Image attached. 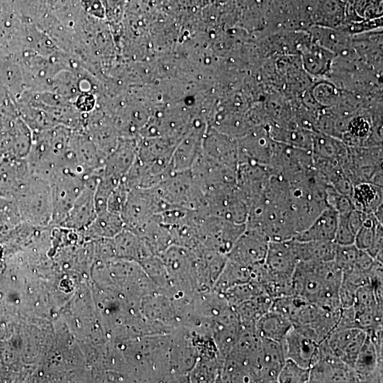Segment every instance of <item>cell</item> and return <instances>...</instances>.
Listing matches in <instances>:
<instances>
[{
    "label": "cell",
    "mask_w": 383,
    "mask_h": 383,
    "mask_svg": "<svg viewBox=\"0 0 383 383\" xmlns=\"http://www.w3.org/2000/svg\"><path fill=\"white\" fill-rule=\"evenodd\" d=\"M168 204L160 197L154 187L130 190L121 212L125 228L138 233Z\"/></svg>",
    "instance_id": "5b68a950"
},
{
    "label": "cell",
    "mask_w": 383,
    "mask_h": 383,
    "mask_svg": "<svg viewBox=\"0 0 383 383\" xmlns=\"http://www.w3.org/2000/svg\"><path fill=\"white\" fill-rule=\"evenodd\" d=\"M298 262L291 239L270 241L264 264L271 274L291 279Z\"/></svg>",
    "instance_id": "ac0fdd59"
},
{
    "label": "cell",
    "mask_w": 383,
    "mask_h": 383,
    "mask_svg": "<svg viewBox=\"0 0 383 383\" xmlns=\"http://www.w3.org/2000/svg\"><path fill=\"white\" fill-rule=\"evenodd\" d=\"M319 343L292 326L282 344L287 359L310 368L319 358Z\"/></svg>",
    "instance_id": "5bb4252c"
},
{
    "label": "cell",
    "mask_w": 383,
    "mask_h": 383,
    "mask_svg": "<svg viewBox=\"0 0 383 383\" xmlns=\"http://www.w3.org/2000/svg\"><path fill=\"white\" fill-rule=\"evenodd\" d=\"M0 159H1V156H0Z\"/></svg>",
    "instance_id": "d590c367"
},
{
    "label": "cell",
    "mask_w": 383,
    "mask_h": 383,
    "mask_svg": "<svg viewBox=\"0 0 383 383\" xmlns=\"http://www.w3.org/2000/svg\"><path fill=\"white\" fill-rule=\"evenodd\" d=\"M382 355L377 351L373 341L367 333L353 365L357 382H382Z\"/></svg>",
    "instance_id": "e0dca14e"
},
{
    "label": "cell",
    "mask_w": 383,
    "mask_h": 383,
    "mask_svg": "<svg viewBox=\"0 0 383 383\" xmlns=\"http://www.w3.org/2000/svg\"><path fill=\"white\" fill-rule=\"evenodd\" d=\"M350 199L354 209L373 213L382 204V187L366 182L355 184Z\"/></svg>",
    "instance_id": "d4e9b609"
},
{
    "label": "cell",
    "mask_w": 383,
    "mask_h": 383,
    "mask_svg": "<svg viewBox=\"0 0 383 383\" xmlns=\"http://www.w3.org/2000/svg\"><path fill=\"white\" fill-rule=\"evenodd\" d=\"M31 176L26 157H1L0 196L14 200L27 185Z\"/></svg>",
    "instance_id": "7c38bea8"
},
{
    "label": "cell",
    "mask_w": 383,
    "mask_h": 383,
    "mask_svg": "<svg viewBox=\"0 0 383 383\" xmlns=\"http://www.w3.org/2000/svg\"><path fill=\"white\" fill-rule=\"evenodd\" d=\"M309 368H305L294 361L286 359L277 377L279 383H306L309 382Z\"/></svg>",
    "instance_id": "f546056e"
},
{
    "label": "cell",
    "mask_w": 383,
    "mask_h": 383,
    "mask_svg": "<svg viewBox=\"0 0 383 383\" xmlns=\"http://www.w3.org/2000/svg\"><path fill=\"white\" fill-rule=\"evenodd\" d=\"M238 142V163L255 162L269 166L277 141L265 129L242 136Z\"/></svg>",
    "instance_id": "4fadbf2b"
},
{
    "label": "cell",
    "mask_w": 383,
    "mask_h": 383,
    "mask_svg": "<svg viewBox=\"0 0 383 383\" xmlns=\"http://www.w3.org/2000/svg\"><path fill=\"white\" fill-rule=\"evenodd\" d=\"M72 133L71 128L56 126L33 132L26 160L33 175L51 182L63 170V160Z\"/></svg>",
    "instance_id": "7a4b0ae2"
},
{
    "label": "cell",
    "mask_w": 383,
    "mask_h": 383,
    "mask_svg": "<svg viewBox=\"0 0 383 383\" xmlns=\"http://www.w3.org/2000/svg\"><path fill=\"white\" fill-rule=\"evenodd\" d=\"M138 140L121 138L113 150L106 157L101 174L121 181L134 162Z\"/></svg>",
    "instance_id": "2e32d148"
},
{
    "label": "cell",
    "mask_w": 383,
    "mask_h": 383,
    "mask_svg": "<svg viewBox=\"0 0 383 383\" xmlns=\"http://www.w3.org/2000/svg\"><path fill=\"white\" fill-rule=\"evenodd\" d=\"M14 201L21 221L35 226L52 223V196L49 181L32 174L27 185Z\"/></svg>",
    "instance_id": "3957f363"
},
{
    "label": "cell",
    "mask_w": 383,
    "mask_h": 383,
    "mask_svg": "<svg viewBox=\"0 0 383 383\" xmlns=\"http://www.w3.org/2000/svg\"><path fill=\"white\" fill-rule=\"evenodd\" d=\"M383 230L382 223L377 224L371 246L366 250L373 258L382 262Z\"/></svg>",
    "instance_id": "e575fe53"
},
{
    "label": "cell",
    "mask_w": 383,
    "mask_h": 383,
    "mask_svg": "<svg viewBox=\"0 0 383 383\" xmlns=\"http://www.w3.org/2000/svg\"><path fill=\"white\" fill-rule=\"evenodd\" d=\"M154 188L169 204L192 210H201L203 206L204 193L190 170L173 171Z\"/></svg>",
    "instance_id": "277c9868"
},
{
    "label": "cell",
    "mask_w": 383,
    "mask_h": 383,
    "mask_svg": "<svg viewBox=\"0 0 383 383\" xmlns=\"http://www.w3.org/2000/svg\"><path fill=\"white\" fill-rule=\"evenodd\" d=\"M114 238L115 251L119 255L133 257L140 262L153 255L142 238L128 229L124 228Z\"/></svg>",
    "instance_id": "83f0119b"
},
{
    "label": "cell",
    "mask_w": 383,
    "mask_h": 383,
    "mask_svg": "<svg viewBox=\"0 0 383 383\" xmlns=\"http://www.w3.org/2000/svg\"><path fill=\"white\" fill-rule=\"evenodd\" d=\"M338 213L326 207L306 229L295 235L299 241H334L338 223Z\"/></svg>",
    "instance_id": "ffe728a7"
},
{
    "label": "cell",
    "mask_w": 383,
    "mask_h": 383,
    "mask_svg": "<svg viewBox=\"0 0 383 383\" xmlns=\"http://www.w3.org/2000/svg\"><path fill=\"white\" fill-rule=\"evenodd\" d=\"M269 243V239L262 232L245 228L226 255L227 258L250 267L262 264Z\"/></svg>",
    "instance_id": "9c48e42d"
},
{
    "label": "cell",
    "mask_w": 383,
    "mask_h": 383,
    "mask_svg": "<svg viewBox=\"0 0 383 383\" xmlns=\"http://www.w3.org/2000/svg\"><path fill=\"white\" fill-rule=\"evenodd\" d=\"M101 172L85 177L84 188L61 226L71 228H85L96 218L94 192Z\"/></svg>",
    "instance_id": "8fae6325"
},
{
    "label": "cell",
    "mask_w": 383,
    "mask_h": 383,
    "mask_svg": "<svg viewBox=\"0 0 383 383\" xmlns=\"http://www.w3.org/2000/svg\"><path fill=\"white\" fill-rule=\"evenodd\" d=\"M252 266L241 265L227 258L223 270L213 284L212 290L222 294L229 288L251 282Z\"/></svg>",
    "instance_id": "484cf974"
},
{
    "label": "cell",
    "mask_w": 383,
    "mask_h": 383,
    "mask_svg": "<svg viewBox=\"0 0 383 383\" xmlns=\"http://www.w3.org/2000/svg\"><path fill=\"white\" fill-rule=\"evenodd\" d=\"M366 335L358 328H333L322 342L333 355L353 367Z\"/></svg>",
    "instance_id": "30bf717a"
},
{
    "label": "cell",
    "mask_w": 383,
    "mask_h": 383,
    "mask_svg": "<svg viewBox=\"0 0 383 383\" xmlns=\"http://www.w3.org/2000/svg\"><path fill=\"white\" fill-rule=\"evenodd\" d=\"M379 223L372 213H367L362 226L355 237L354 245L358 249L365 251L369 249L373 241Z\"/></svg>",
    "instance_id": "1f68e13d"
},
{
    "label": "cell",
    "mask_w": 383,
    "mask_h": 383,
    "mask_svg": "<svg viewBox=\"0 0 383 383\" xmlns=\"http://www.w3.org/2000/svg\"><path fill=\"white\" fill-rule=\"evenodd\" d=\"M129 191L130 190H128L125 185L120 182L109 196L107 203V210L121 215V212L126 202Z\"/></svg>",
    "instance_id": "836d02e7"
},
{
    "label": "cell",
    "mask_w": 383,
    "mask_h": 383,
    "mask_svg": "<svg viewBox=\"0 0 383 383\" xmlns=\"http://www.w3.org/2000/svg\"><path fill=\"white\" fill-rule=\"evenodd\" d=\"M263 292L262 287L253 282L235 285L221 294L233 307Z\"/></svg>",
    "instance_id": "f1b7e54d"
},
{
    "label": "cell",
    "mask_w": 383,
    "mask_h": 383,
    "mask_svg": "<svg viewBox=\"0 0 383 383\" xmlns=\"http://www.w3.org/2000/svg\"><path fill=\"white\" fill-rule=\"evenodd\" d=\"M358 248L354 245H338L333 261L342 272L354 267Z\"/></svg>",
    "instance_id": "d6a6232c"
},
{
    "label": "cell",
    "mask_w": 383,
    "mask_h": 383,
    "mask_svg": "<svg viewBox=\"0 0 383 383\" xmlns=\"http://www.w3.org/2000/svg\"><path fill=\"white\" fill-rule=\"evenodd\" d=\"M125 228L121 216L108 210L96 214L94 221L85 229L91 237L114 238Z\"/></svg>",
    "instance_id": "4316f807"
},
{
    "label": "cell",
    "mask_w": 383,
    "mask_h": 383,
    "mask_svg": "<svg viewBox=\"0 0 383 383\" xmlns=\"http://www.w3.org/2000/svg\"><path fill=\"white\" fill-rule=\"evenodd\" d=\"M319 353L318 361L309 368V382H357L353 367L333 355L322 343Z\"/></svg>",
    "instance_id": "ba28073f"
},
{
    "label": "cell",
    "mask_w": 383,
    "mask_h": 383,
    "mask_svg": "<svg viewBox=\"0 0 383 383\" xmlns=\"http://www.w3.org/2000/svg\"><path fill=\"white\" fill-rule=\"evenodd\" d=\"M272 301V298L266 292H263L233 307L238 316L241 326L246 328H255L257 321L270 310Z\"/></svg>",
    "instance_id": "603a6c76"
},
{
    "label": "cell",
    "mask_w": 383,
    "mask_h": 383,
    "mask_svg": "<svg viewBox=\"0 0 383 383\" xmlns=\"http://www.w3.org/2000/svg\"><path fill=\"white\" fill-rule=\"evenodd\" d=\"M286 359L282 343L262 338L260 348L250 362L254 382H277Z\"/></svg>",
    "instance_id": "52a82bcc"
},
{
    "label": "cell",
    "mask_w": 383,
    "mask_h": 383,
    "mask_svg": "<svg viewBox=\"0 0 383 383\" xmlns=\"http://www.w3.org/2000/svg\"><path fill=\"white\" fill-rule=\"evenodd\" d=\"M342 271L335 262H299L292 277L293 295L311 303L341 308L338 291Z\"/></svg>",
    "instance_id": "6da1fadb"
},
{
    "label": "cell",
    "mask_w": 383,
    "mask_h": 383,
    "mask_svg": "<svg viewBox=\"0 0 383 383\" xmlns=\"http://www.w3.org/2000/svg\"><path fill=\"white\" fill-rule=\"evenodd\" d=\"M201 154L216 162L238 167V142L231 136L221 135L204 138Z\"/></svg>",
    "instance_id": "d6986e66"
},
{
    "label": "cell",
    "mask_w": 383,
    "mask_h": 383,
    "mask_svg": "<svg viewBox=\"0 0 383 383\" xmlns=\"http://www.w3.org/2000/svg\"><path fill=\"white\" fill-rule=\"evenodd\" d=\"M272 174L268 166L255 162H239L236 171V186L250 203L263 194Z\"/></svg>",
    "instance_id": "9a60e30c"
},
{
    "label": "cell",
    "mask_w": 383,
    "mask_h": 383,
    "mask_svg": "<svg viewBox=\"0 0 383 383\" xmlns=\"http://www.w3.org/2000/svg\"><path fill=\"white\" fill-rule=\"evenodd\" d=\"M121 181L100 174L94 192V204L96 213L107 210V203L113 190Z\"/></svg>",
    "instance_id": "4dcf8cb0"
},
{
    "label": "cell",
    "mask_w": 383,
    "mask_h": 383,
    "mask_svg": "<svg viewBox=\"0 0 383 383\" xmlns=\"http://www.w3.org/2000/svg\"><path fill=\"white\" fill-rule=\"evenodd\" d=\"M85 177L63 170L51 182L52 196V223L60 224L84 186Z\"/></svg>",
    "instance_id": "8992f818"
},
{
    "label": "cell",
    "mask_w": 383,
    "mask_h": 383,
    "mask_svg": "<svg viewBox=\"0 0 383 383\" xmlns=\"http://www.w3.org/2000/svg\"><path fill=\"white\" fill-rule=\"evenodd\" d=\"M203 139V135L194 133L182 137L172 156V165L174 171L191 170L201 153Z\"/></svg>",
    "instance_id": "7402d4cb"
},
{
    "label": "cell",
    "mask_w": 383,
    "mask_h": 383,
    "mask_svg": "<svg viewBox=\"0 0 383 383\" xmlns=\"http://www.w3.org/2000/svg\"><path fill=\"white\" fill-rule=\"evenodd\" d=\"M299 262H329L335 257L337 244L331 240L299 241L291 239Z\"/></svg>",
    "instance_id": "44dd1931"
},
{
    "label": "cell",
    "mask_w": 383,
    "mask_h": 383,
    "mask_svg": "<svg viewBox=\"0 0 383 383\" xmlns=\"http://www.w3.org/2000/svg\"><path fill=\"white\" fill-rule=\"evenodd\" d=\"M292 326L284 316L270 310L257 321L255 330L262 338L282 343Z\"/></svg>",
    "instance_id": "cb8c5ba5"
}]
</instances>
